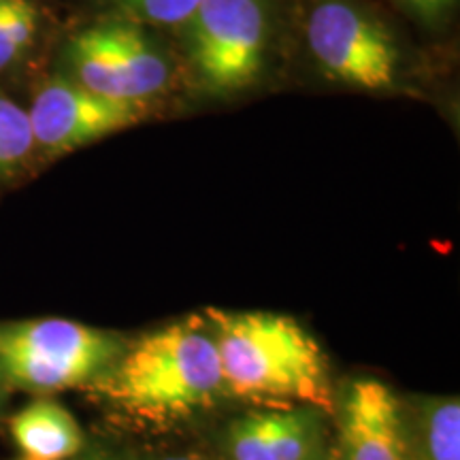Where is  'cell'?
<instances>
[{"mask_svg": "<svg viewBox=\"0 0 460 460\" xmlns=\"http://www.w3.org/2000/svg\"><path fill=\"white\" fill-rule=\"evenodd\" d=\"M322 411L279 407L247 413L228 427L230 460H315L322 454Z\"/></svg>", "mask_w": 460, "mask_h": 460, "instance_id": "9c48e42d", "label": "cell"}, {"mask_svg": "<svg viewBox=\"0 0 460 460\" xmlns=\"http://www.w3.org/2000/svg\"><path fill=\"white\" fill-rule=\"evenodd\" d=\"M315 460H326V458H324V454H320V456H318V458H315Z\"/></svg>", "mask_w": 460, "mask_h": 460, "instance_id": "ac0fdd59", "label": "cell"}, {"mask_svg": "<svg viewBox=\"0 0 460 460\" xmlns=\"http://www.w3.org/2000/svg\"><path fill=\"white\" fill-rule=\"evenodd\" d=\"M99 382L109 401L141 420L166 422L205 410L224 393L214 331L190 318L149 332Z\"/></svg>", "mask_w": 460, "mask_h": 460, "instance_id": "7a4b0ae2", "label": "cell"}, {"mask_svg": "<svg viewBox=\"0 0 460 460\" xmlns=\"http://www.w3.org/2000/svg\"><path fill=\"white\" fill-rule=\"evenodd\" d=\"M307 43L331 79L360 90L393 88L399 51L376 17L343 0L315 4L307 20Z\"/></svg>", "mask_w": 460, "mask_h": 460, "instance_id": "277c9868", "label": "cell"}, {"mask_svg": "<svg viewBox=\"0 0 460 460\" xmlns=\"http://www.w3.org/2000/svg\"><path fill=\"white\" fill-rule=\"evenodd\" d=\"M160 460H205V458L194 456V454H177V456H164Z\"/></svg>", "mask_w": 460, "mask_h": 460, "instance_id": "e0dca14e", "label": "cell"}, {"mask_svg": "<svg viewBox=\"0 0 460 460\" xmlns=\"http://www.w3.org/2000/svg\"><path fill=\"white\" fill-rule=\"evenodd\" d=\"M24 460H31V458H24Z\"/></svg>", "mask_w": 460, "mask_h": 460, "instance_id": "d6986e66", "label": "cell"}, {"mask_svg": "<svg viewBox=\"0 0 460 460\" xmlns=\"http://www.w3.org/2000/svg\"><path fill=\"white\" fill-rule=\"evenodd\" d=\"M405 416L411 460H460L458 396H427Z\"/></svg>", "mask_w": 460, "mask_h": 460, "instance_id": "8fae6325", "label": "cell"}, {"mask_svg": "<svg viewBox=\"0 0 460 460\" xmlns=\"http://www.w3.org/2000/svg\"><path fill=\"white\" fill-rule=\"evenodd\" d=\"M28 118L34 146L65 154L137 124L143 118V107L141 102L105 99L66 79H54L34 96Z\"/></svg>", "mask_w": 460, "mask_h": 460, "instance_id": "52a82bcc", "label": "cell"}, {"mask_svg": "<svg viewBox=\"0 0 460 460\" xmlns=\"http://www.w3.org/2000/svg\"><path fill=\"white\" fill-rule=\"evenodd\" d=\"M31 118L9 96L0 94V171L20 164L32 152Z\"/></svg>", "mask_w": 460, "mask_h": 460, "instance_id": "4fadbf2b", "label": "cell"}, {"mask_svg": "<svg viewBox=\"0 0 460 460\" xmlns=\"http://www.w3.org/2000/svg\"><path fill=\"white\" fill-rule=\"evenodd\" d=\"M11 437L31 460H66L84 450L79 422L60 402L49 399L32 401L11 418Z\"/></svg>", "mask_w": 460, "mask_h": 460, "instance_id": "30bf717a", "label": "cell"}, {"mask_svg": "<svg viewBox=\"0 0 460 460\" xmlns=\"http://www.w3.org/2000/svg\"><path fill=\"white\" fill-rule=\"evenodd\" d=\"M37 32V11L28 0H0V71L31 48Z\"/></svg>", "mask_w": 460, "mask_h": 460, "instance_id": "7c38bea8", "label": "cell"}, {"mask_svg": "<svg viewBox=\"0 0 460 460\" xmlns=\"http://www.w3.org/2000/svg\"><path fill=\"white\" fill-rule=\"evenodd\" d=\"M401 3L424 20H437L452 7L454 0H401Z\"/></svg>", "mask_w": 460, "mask_h": 460, "instance_id": "9a60e30c", "label": "cell"}, {"mask_svg": "<svg viewBox=\"0 0 460 460\" xmlns=\"http://www.w3.org/2000/svg\"><path fill=\"white\" fill-rule=\"evenodd\" d=\"M68 58L79 85L105 99L141 102L169 84V62L130 24L85 28L68 45Z\"/></svg>", "mask_w": 460, "mask_h": 460, "instance_id": "8992f818", "label": "cell"}, {"mask_svg": "<svg viewBox=\"0 0 460 460\" xmlns=\"http://www.w3.org/2000/svg\"><path fill=\"white\" fill-rule=\"evenodd\" d=\"M143 20L160 26L186 24L200 0H119Z\"/></svg>", "mask_w": 460, "mask_h": 460, "instance_id": "5bb4252c", "label": "cell"}, {"mask_svg": "<svg viewBox=\"0 0 460 460\" xmlns=\"http://www.w3.org/2000/svg\"><path fill=\"white\" fill-rule=\"evenodd\" d=\"M82 460H113V458L109 456V454H105V452L96 450V452H88V454H85V456H84Z\"/></svg>", "mask_w": 460, "mask_h": 460, "instance_id": "2e32d148", "label": "cell"}, {"mask_svg": "<svg viewBox=\"0 0 460 460\" xmlns=\"http://www.w3.org/2000/svg\"><path fill=\"white\" fill-rule=\"evenodd\" d=\"M190 24V58L214 90H239L261 73L267 45L262 0H200Z\"/></svg>", "mask_w": 460, "mask_h": 460, "instance_id": "5b68a950", "label": "cell"}, {"mask_svg": "<svg viewBox=\"0 0 460 460\" xmlns=\"http://www.w3.org/2000/svg\"><path fill=\"white\" fill-rule=\"evenodd\" d=\"M339 460H411L405 407L386 384L360 377L339 399Z\"/></svg>", "mask_w": 460, "mask_h": 460, "instance_id": "ba28073f", "label": "cell"}, {"mask_svg": "<svg viewBox=\"0 0 460 460\" xmlns=\"http://www.w3.org/2000/svg\"><path fill=\"white\" fill-rule=\"evenodd\" d=\"M224 393L269 407L329 411V360L296 320L269 312L209 309Z\"/></svg>", "mask_w": 460, "mask_h": 460, "instance_id": "6da1fadb", "label": "cell"}, {"mask_svg": "<svg viewBox=\"0 0 460 460\" xmlns=\"http://www.w3.org/2000/svg\"><path fill=\"white\" fill-rule=\"evenodd\" d=\"M122 352L118 337L82 322L45 318L0 326V376L31 393L99 382Z\"/></svg>", "mask_w": 460, "mask_h": 460, "instance_id": "3957f363", "label": "cell"}]
</instances>
